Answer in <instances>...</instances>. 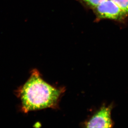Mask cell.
<instances>
[{
	"label": "cell",
	"mask_w": 128,
	"mask_h": 128,
	"mask_svg": "<svg viewBox=\"0 0 128 128\" xmlns=\"http://www.w3.org/2000/svg\"><path fill=\"white\" fill-rule=\"evenodd\" d=\"M63 88H56L44 81L36 69L31 71L26 82L18 89L22 110L24 113L48 108H57Z\"/></svg>",
	"instance_id": "1"
},
{
	"label": "cell",
	"mask_w": 128,
	"mask_h": 128,
	"mask_svg": "<svg viewBox=\"0 0 128 128\" xmlns=\"http://www.w3.org/2000/svg\"><path fill=\"white\" fill-rule=\"evenodd\" d=\"M94 9L99 19L121 20L126 18L128 14L111 0L103 1Z\"/></svg>",
	"instance_id": "2"
},
{
	"label": "cell",
	"mask_w": 128,
	"mask_h": 128,
	"mask_svg": "<svg viewBox=\"0 0 128 128\" xmlns=\"http://www.w3.org/2000/svg\"><path fill=\"white\" fill-rule=\"evenodd\" d=\"M112 106H103L85 124L87 128H111L113 126L111 118Z\"/></svg>",
	"instance_id": "3"
},
{
	"label": "cell",
	"mask_w": 128,
	"mask_h": 128,
	"mask_svg": "<svg viewBox=\"0 0 128 128\" xmlns=\"http://www.w3.org/2000/svg\"><path fill=\"white\" fill-rule=\"evenodd\" d=\"M87 6L94 9L105 0H78Z\"/></svg>",
	"instance_id": "4"
},
{
	"label": "cell",
	"mask_w": 128,
	"mask_h": 128,
	"mask_svg": "<svg viewBox=\"0 0 128 128\" xmlns=\"http://www.w3.org/2000/svg\"><path fill=\"white\" fill-rule=\"evenodd\" d=\"M128 14V0H111Z\"/></svg>",
	"instance_id": "5"
}]
</instances>
